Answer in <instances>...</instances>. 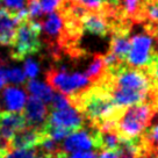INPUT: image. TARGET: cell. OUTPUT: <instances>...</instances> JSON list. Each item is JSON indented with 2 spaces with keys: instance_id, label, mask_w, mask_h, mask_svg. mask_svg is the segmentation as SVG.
<instances>
[{
  "instance_id": "6da1fadb",
  "label": "cell",
  "mask_w": 158,
  "mask_h": 158,
  "mask_svg": "<svg viewBox=\"0 0 158 158\" xmlns=\"http://www.w3.org/2000/svg\"><path fill=\"white\" fill-rule=\"evenodd\" d=\"M107 71L108 74L100 85L106 89L118 107L126 108L148 98L151 80L145 71L122 64Z\"/></svg>"
},
{
  "instance_id": "7a4b0ae2",
  "label": "cell",
  "mask_w": 158,
  "mask_h": 158,
  "mask_svg": "<svg viewBox=\"0 0 158 158\" xmlns=\"http://www.w3.org/2000/svg\"><path fill=\"white\" fill-rule=\"evenodd\" d=\"M155 114L152 106L148 102L128 106L122 110L115 123V131L123 139H134L139 137L147 128Z\"/></svg>"
},
{
  "instance_id": "3957f363",
  "label": "cell",
  "mask_w": 158,
  "mask_h": 158,
  "mask_svg": "<svg viewBox=\"0 0 158 158\" xmlns=\"http://www.w3.org/2000/svg\"><path fill=\"white\" fill-rule=\"evenodd\" d=\"M41 25L39 21L28 18L21 20L18 25L16 35L12 47L10 56L15 60H22L28 56L37 54L41 49Z\"/></svg>"
},
{
  "instance_id": "277c9868",
  "label": "cell",
  "mask_w": 158,
  "mask_h": 158,
  "mask_svg": "<svg viewBox=\"0 0 158 158\" xmlns=\"http://www.w3.org/2000/svg\"><path fill=\"white\" fill-rule=\"evenodd\" d=\"M45 79L49 86L54 87L57 92L64 94L66 97H72L74 94L84 91L91 83L85 73H71L65 68L48 70L45 72Z\"/></svg>"
},
{
  "instance_id": "5b68a950",
  "label": "cell",
  "mask_w": 158,
  "mask_h": 158,
  "mask_svg": "<svg viewBox=\"0 0 158 158\" xmlns=\"http://www.w3.org/2000/svg\"><path fill=\"white\" fill-rule=\"evenodd\" d=\"M157 57L158 55L153 52V40L151 35L138 34L130 40V48L126 59L129 66L148 70Z\"/></svg>"
},
{
  "instance_id": "8992f818",
  "label": "cell",
  "mask_w": 158,
  "mask_h": 158,
  "mask_svg": "<svg viewBox=\"0 0 158 158\" xmlns=\"http://www.w3.org/2000/svg\"><path fill=\"white\" fill-rule=\"evenodd\" d=\"M98 135V128L87 130L81 127L64 138V142L60 145V150L70 153L74 151H89L91 149H99Z\"/></svg>"
},
{
  "instance_id": "52a82bcc",
  "label": "cell",
  "mask_w": 158,
  "mask_h": 158,
  "mask_svg": "<svg viewBox=\"0 0 158 158\" xmlns=\"http://www.w3.org/2000/svg\"><path fill=\"white\" fill-rule=\"evenodd\" d=\"M47 126L63 128L72 133L84 126V118L73 106L62 109H52L47 118Z\"/></svg>"
},
{
  "instance_id": "ba28073f",
  "label": "cell",
  "mask_w": 158,
  "mask_h": 158,
  "mask_svg": "<svg viewBox=\"0 0 158 158\" xmlns=\"http://www.w3.org/2000/svg\"><path fill=\"white\" fill-rule=\"evenodd\" d=\"M22 115L25 118V124L34 128H43L47 123L49 115V109L45 102L41 99L30 95L22 109Z\"/></svg>"
},
{
  "instance_id": "9c48e42d",
  "label": "cell",
  "mask_w": 158,
  "mask_h": 158,
  "mask_svg": "<svg viewBox=\"0 0 158 158\" xmlns=\"http://www.w3.org/2000/svg\"><path fill=\"white\" fill-rule=\"evenodd\" d=\"M47 135V131L43 128H34L25 126L19 129L13 135L10 141V151L19 150V149H30L37 148L42 139Z\"/></svg>"
},
{
  "instance_id": "30bf717a",
  "label": "cell",
  "mask_w": 158,
  "mask_h": 158,
  "mask_svg": "<svg viewBox=\"0 0 158 158\" xmlns=\"http://www.w3.org/2000/svg\"><path fill=\"white\" fill-rule=\"evenodd\" d=\"M19 22L18 13H10L5 7L0 8V45L10 47L13 44Z\"/></svg>"
},
{
  "instance_id": "8fae6325",
  "label": "cell",
  "mask_w": 158,
  "mask_h": 158,
  "mask_svg": "<svg viewBox=\"0 0 158 158\" xmlns=\"http://www.w3.org/2000/svg\"><path fill=\"white\" fill-rule=\"evenodd\" d=\"M79 27L92 35L104 37L108 34L109 26L102 13L85 12L79 19Z\"/></svg>"
},
{
  "instance_id": "7c38bea8",
  "label": "cell",
  "mask_w": 158,
  "mask_h": 158,
  "mask_svg": "<svg viewBox=\"0 0 158 158\" xmlns=\"http://www.w3.org/2000/svg\"><path fill=\"white\" fill-rule=\"evenodd\" d=\"M2 101H4V107L7 112H15V113H21L25 107L27 97L23 89L8 86L4 87V91L1 92Z\"/></svg>"
},
{
  "instance_id": "4fadbf2b",
  "label": "cell",
  "mask_w": 158,
  "mask_h": 158,
  "mask_svg": "<svg viewBox=\"0 0 158 158\" xmlns=\"http://www.w3.org/2000/svg\"><path fill=\"white\" fill-rule=\"evenodd\" d=\"M129 48H130V40L128 39L127 35L120 33V34L113 36L109 52L113 54L118 59V62L122 63V62H126V59H127Z\"/></svg>"
},
{
  "instance_id": "5bb4252c",
  "label": "cell",
  "mask_w": 158,
  "mask_h": 158,
  "mask_svg": "<svg viewBox=\"0 0 158 158\" xmlns=\"http://www.w3.org/2000/svg\"><path fill=\"white\" fill-rule=\"evenodd\" d=\"M26 89L29 92L30 95L41 99L45 104H50L51 99L54 97V91L51 89L49 85L43 84V83L34 80V79H30L26 84Z\"/></svg>"
},
{
  "instance_id": "9a60e30c",
  "label": "cell",
  "mask_w": 158,
  "mask_h": 158,
  "mask_svg": "<svg viewBox=\"0 0 158 158\" xmlns=\"http://www.w3.org/2000/svg\"><path fill=\"white\" fill-rule=\"evenodd\" d=\"M104 70H105V63L102 56H95L93 62L89 64V66L86 70L85 76L89 79V81H94V80H97V79L102 77Z\"/></svg>"
},
{
  "instance_id": "2e32d148",
  "label": "cell",
  "mask_w": 158,
  "mask_h": 158,
  "mask_svg": "<svg viewBox=\"0 0 158 158\" xmlns=\"http://www.w3.org/2000/svg\"><path fill=\"white\" fill-rule=\"evenodd\" d=\"M6 81H10L12 84H22L26 81V74L19 68H5Z\"/></svg>"
},
{
  "instance_id": "e0dca14e",
  "label": "cell",
  "mask_w": 158,
  "mask_h": 158,
  "mask_svg": "<svg viewBox=\"0 0 158 158\" xmlns=\"http://www.w3.org/2000/svg\"><path fill=\"white\" fill-rule=\"evenodd\" d=\"M26 12H27L28 19L35 20V21H39L43 16V10L41 8L39 0H27Z\"/></svg>"
},
{
  "instance_id": "ac0fdd59",
  "label": "cell",
  "mask_w": 158,
  "mask_h": 158,
  "mask_svg": "<svg viewBox=\"0 0 158 158\" xmlns=\"http://www.w3.org/2000/svg\"><path fill=\"white\" fill-rule=\"evenodd\" d=\"M69 1L89 10H100L109 2V0H69Z\"/></svg>"
},
{
  "instance_id": "d6986e66",
  "label": "cell",
  "mask_w": 158,
  "mask_h": 158,
  "mask_svg": "<svg viewBox=\"0 0 158 158\" xmlns=\"http://www.w3.org/2000/svg\"><path fill=\"white\" fill-rule=\"evenodd\" d=\"M147 143L148 147L151 149L157 150L158 149V123L152 124L151 127H149V129L144 134V141Z\"/></svg>"
},
{
  "instance_id": "ffe728a7",
  "label": "cell",
  "mask_w": 158,
  "mask_h": 158,
  "mask_svg": "<svg viewBox=\"0 0 158 158\" xmlns=\"http://www.w3.org/2000/svg\"><path fill=\"white\" fill-rule=\"evenodd\" d=\"M145 16L148 18V20L152 23L155 27L158 28V0L151 1L150 4L145 6L144 10Z\"/></svg>"
},
{
  "instance_id": "44dd1931",
  "label": "cell",
  "mask_w": 158,
  "mask_h": 158,
  "mask_svg": "<svg viewBox=\"0 0 158 158\" xmlns=\"http://www.w3.org/2000/svg\"><path fill=\"white\" fill-rule=\"evenodd\" d=\"M36 155H37V148L19 149L10 151L5 158H35Z\"/></svg>"
},
{
  "instance_id": "7402d4cb",
  "label": "cell",
  "mask_w": 158,
  "mask_h": 158,
  "mask_svg": "<svg viewBox=\"0 0 158 158\" xmlns=\"http://www.w3.org/2000/svg\"><path fill=\"white\" fill-rule=\"evenodd\" d=\"M50 104H51V108L52 109H62L72 106L70 100L68 99V97L64 95V94L59 93V92H57L56 94L54 93V97L51 99Z\"/></svg>"
},
{
  "instance_id": "603a6c76",
  "label": "cell",
  "mask_w": 158,
  "mask_h": 158,
  "mask_svg": "<svg viewBox=\"0 0 158 158\" xmlns=\"http://www.w3.org/2000/svg\"><path fill=\"white\" fill-rule=\"evenodd\" d=\"M43 13H51L56 10H59L64 4V0H39Z\"/></svg>"
},
{
  "instance_id": "cb8c5ba5",
  "label": "cell",
  "mask_w": 158,
  "mask_h": 158,
  "mask_svg": "<svg viewBox=\"0 0 158 158\" xmlns=\"http://www.w3.org/2000/svg\"><path fill=\"white\" fill-rule=\"evenodd\" d=\"M40 72V66L39 64L35 62L34 59L28 58L25 62V74L27 78L34 79Z\"/></svg>"
},
{
  "instance_id": "d4e9b609",
  "label": "cell",
  "mask_w": 158,
  "mask_h": 158,
  "mask_svg": "<svg viewBox=\"0 0 158 158\" xmlns=\"http://www.w3.org/2000/svg\"><path fill=\"white\" fill-rule=\"evenodd\" d=\"M2 2L5 5L6 10L14 14L23 10L26 5V0H2Z\"/></svg>"
},
{
  "instance_id": "484cf974",
  "label": "cell",
  "mask_w": 158,
  "mask_h": 158,
  "mask_svg": "<svg viewBox=\"0 0 158 158\" xmlns=\"http://www.w3.org/2000/svg\"><path fill=\"white\" fill-rule=\"evenodd\" d=\"M123 1V8L126 13L130 16L135 15L139 10V2L141 0H122Z\"/></svg>"
},
{
  "instance_id": "4316f807",
  "label": "cell",
  "mask_w": 158,
  "mask_h": 158,
  "mask_svg": "<svg viewBox=\"0 0 158 158\" xmlns=\"http://www.w3.org/2000/svg\"><path fill=\"white\" fill-rule=\"evenodd\" d=\"M6 76H5V63L0 58V91L5 87L6 85Z\"/></svg>"
},
{
  "instance_id": "83f0119b",
  "label": "cell",
  "mask_w": 158,
  "mask_h": 158,
  "mask_svg": "<svg viewBox=\"0 0 158 158\" xmlns=\"http://www.w3.org/2000/svg\"><path fill=\"white\" fill-rule=\"evenodd\" d=\"M148 72L152 73V77L156 81V84H158V57L156 58V60L153 62L152 64L150 65V68L148 69Z\"/></svg>"
},
{
  "instance_id": "f1b7e54d",
  "label": "cell",
  "mask_w": 158,
  "mask_h": 158,
  "mask_svg": "<svg viewBox=\"0 0 158 158\" xmlns=\"http://www.w3.org/2000/svg\"><path fill=\"white\" fill-rule=\"evenodd\" d=\"M35 158H51V156H50V155H47V153L41 152L39 149H37V155H36Z\"/></svg>"
},
{
  "instance_id": "f546056e",
  "label": "cell",
  "mask_w": 158,
  "mask_h": 158,
  "mask_svg": "<svg viewBox=\"0 0 158 158\" xmlns=\"http://www.w3.org/2000/svg\"><path fill=\"white\" fill-rule=\"evenodd\" d=\"M118 158H136L135 156H131V155H128V153H120L118 155Z\"/></svg>"
},
{
  "instance_id": "4dcf8cb0",
  "label": "cell",
  "mask_w": 158,
  "mask_h": 158,
  "mask_svg": "<svg viewBox=\"0 0 158 158\" xmlns=\"http://www.w3.org/2000/svg\"><path fill=\"white\" fill-rule=\"evenodd\" d=\"M7 153H8V152L6 151L5 149H2L1 147H0V158H5Z\"/></svg>"
},
{
  "instance_id": "1f68e13d",
  "label": "cell",
  "mask_w": 158,
  "mask_h": 158,
  "mask_svg": "<svg viewBox=\"0 0 158 158\" xmlns=\"http://www.w3.org/2000/svg\"><path fill=\"white\" fill-rule=\"evenodd\" d=\"M153 158H158V149L156 150V152H155V156H153Z\"/></svg>"
}]
</instances>
